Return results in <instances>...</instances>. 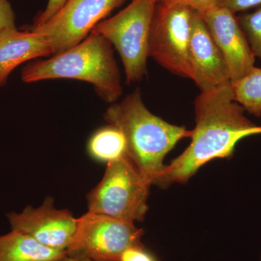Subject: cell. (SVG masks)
Instances as JSON below:
<instances>
[{
  "mask_svg": "<svg viewBox=\"0 0 261 261\" xmlns=\"http://www.w3.org/2000/svg\"><path fill=\"white\" fill-rule=\"evenodd\" d=\"M157 4L158 0H132L124 9L92 30L116 48L128 84L141 82L146 75L149 33Z\"/></svg>",
  "mask_w": 261,
  "mask_h": 261,
  "instance_id": "cell-5",
  "label": "cell"
},
{
  "mask_svg": "<svg viewBox=\"0 0 261 261\" xmlns=\"http://www.w3.org/2000/svg\"><path fill=\"white\" fill-rule=\"evenodd\" d=\"M151 183L126 153L108 163L104 176L88 195L89 212L135 222L145 219Z\"/></svg>",
  "mask_w": 261,
  "mask_h": 261,
  "instance_id": "cell-4",
  "label": "cell"
},
{
  "mask_svg": "<svg viewBox=\"0 0 261 261\" xmlns=\"http://www.w3.org/2000/svg\"><path fill=\"white\" fill-rule=\"evenodd\" d=\"M15 27V15L9 0H0V33Z\"/></svg>",
  "mask_w": 261,
  "mask_h": 261,
  "instance_id": "cell-19",
  "label": "cell"
},
{
  "mask_svg": "<svg viewBox=\"0 0 261 261\" xmlns=\"http://www.w3.org/2000/svg\"><path fill=\"white\" fill-rule=\"evenodd\" d=\"M112 46L102 35L91 32L75 47L25 65L22 81L29 84L58 79L83 81L92 84L103 100L113 104L121 97L123 88Z\"/></svg>",
  "mask_w": 261,
  "mask_h": 261,
  "instance_id": "cell-3",
  "label": "cell"
},
{
  "mask_svg": "<svg viewBox=\"0 0 261 261\" xmlns=\"http://www.w3.org/2000/svg\"><path fill=\"white\" fill-rule=\"evenodd\" d=\"M124 1L68 0L54 16L31 31L44 36L56 56L82 42L98 23Z\"/></svg>",
  "mask_w": 261,
  "mask_h": 261,
  "instance_id": "cell-8",
  "label": "cell"
},
{
  "mask_svg": "<svg viewBox=\"0 0 261 261\" xmlns=\"http://www.w3.org/2000/svg\"><path fill=\"white\" fill-rule=\"evenodd\" d=\"M53 55L47 39L39 33L20 32L16 27L0 33V87L10 73L25 62Z\"/></svg>",
  "mask_w": 261,
  "mask_h": 261,
  "instance_id": "cell-12",
  "label": "cell"
},
{
  "mask_svg": "<svg viewBox=\"0 0 261 261\" xmlns=\"http://www.w3.org/2000/svg\"><path fill=\"white\" fill-rule=\"evenodd\" d=\"M233 99L250 114L261 116V68L254 67L241 80L231 84Z\"/></svg>",
  "mask_w": 261,
  "mask_h": 261,
  "instance_id": "cell-15",
  "label": "cell"
},
{
  "mask_svg": "<svg viewBox=\"0 0 261 261\" xmlns=\"http://www.w3.org/2000/svg\"><path fill=\"white\" fill-rule=\"evenodd\" d=\"M120 261H158L145 246L133 247L123 252Z\"/></svg>",
  "mask_w": 261,
  "mask_h": 261,
  "instance_id": "cell-20",
  "label": "cell"
},
{
  "mask_svg": "<svg viewBox=\"0 0 261 261\" xmlns=\"http://www.w3.org/2000/svg\"><path fill=\"white\" fill-rule=\"evenodd\" d=\"M143 234L134 222L88 211L77 219L67 255L90 261H120L130 247L145 246Z\"/></svg>",
  "mask_w": 261,
  "mask_h": 261,
  "instance_id": "cell-6",
  "label": "cell"
},
{
  "mask_svg": "<svg viewBox=\"0 0 261 261\" xmlns=\"http://www.w3.org/2000/svg\"><path fill=\"white\" fill-rule=\"evenodd\" d=\"M166 5H180L188 7L200 15H204L216 7V0H158Z\"/></svg>",
  "mask_w": 261,
  "mask_h": 261,
  "instance_id": "cell-17",
  "label": "cell"
},
{
  "mask_svg": "<svg viewBox=\"0 0 261 261\" xmlns=\"http://www.w3.org/2000/svg\"><path fill=\"white\" fill-rule=\"evenodd\" d=\"M67 1L68 0H48L45 9L38 15L37 18H36L34 27L45 23L46 21L49 20L51 17L54 16L61 9L62 7L65 4Z\"/></svg>",
  "mask_w": 261,
  "mask_h": 261,
  "instance_id": "cell-21",
  "label": "cell"
},
{
  "mask_svg": "<svg viewBox=\"0 0 261 261\" xmlns=\"http://www.w3.org/2000/svg\"><path fill=\"white\" fill-rule=\"evenodd\" d=\"M104 118L121 130L127 155L152 185H159L166 154L178 141L192 135V130L171 124L151 113L139 89L121 102L113 103L104 113Z\"/></svg>",
  "mask_w": 261,
  "mask_h": 261,
  "instance_id": "cell-2",
  "label": "cell"
},
{
  "mask_svg": "<svg viewBox=\"0 0 261 261\" xmlns=\"http://www.w3.org/2000/svg\"><path fill=\"white\" fill-rule=\"evenodd\" d=\"M245 111L233 99L231 84L201 92L195 102L196 126L191 143L166 166L159 186L186 183L206 163L231 157L240 141L261 135V126L248 119Z\"/></svg>",
  "mask_w": 261,
  "mask_h": 261,
  "instance_id": "cell-1",
  "label": "cell"
},
{
  "mask_svg": "<svg viewBox=\"0 0 261 261\" xmlns=\"http://www.w3.org/2000/svg\"><path fill=\"white\" fill-rule=\"evenodd\" d=\"M66 256L65 250L44 246L17 230L0 236V261H59Z\"/></svg>",
  "mask_w": 261,
  "mask_h": 261,
  "instance_id": "cell-13",
  "label": "cell"
},
{
  "mask_svg": "<svg viewBox=\"0 0 261 261\" xmlns=\"http://www.w3.org/2000/svg\"><path fill=\"white\" fill-rule=\"evenodd\" d=\"M201 15L224 57L231 84L235 83L255 67V61L238 16L217 6Z\"/></svg>",
  "mask_w": 261,
  "mask_h": 261,
  "instance_id": "cell-10",
  "label": "cell"
},
{
  "mask_svg": "<svg viewBox=\"0 0 261 261\" xmlns=\"http://www.w3.org/2000/svg\"><path fill=\"white\" fill-rule=\"evenodd\" d=\"M216 6L235 14L238 12L259 8L261 6V0H216Z\"/></svg>",
  "mask_w": 261,
  "mask_h": 261,
  "instance_id": "cell-18",
  "label": "cell"
},
{
  "mask_svg": "<svg viewBox=\"0 0 261 261\" xmlns=\"http://www.w3.org/2000/svg\"><path fill=\"white\" fill-rule=\"evenodd\" d=\"M194 10L158 3L149 38V57L173 74L192 79L190 43Z\"/></svg>",
  "mask_w": 261,
  "mask_h": 261,
  "instance_id": "cell-7",
  "label": "cell"
},
{
  "mask_svg": "<svg viewBox=\"0 0 261 261\" xmlns=\"http://www.w3.org/2000/svg\"><path fill=\"white\" fill-rule=\"evenodd\" d=\"M259 261H261V253H260V260H259Z\"/></svg>",
  "mask_w": 261,
  "mask_h": 261,
  "instance_id": "cell-23",
  "label": "cell"
},
{
  "mask_svg": "<svg viewBox=\"0 0 261 261\" xmlns=\"http://www.w3.org/2000/svg\"><path fill=\"white\" fill-rule=\"evenodd\" d=\"M255 58L261 61V6L252 13L238 16Z\"/></svg>",
  "mask_w": 261,
  "mask_h": 261,
  "instance_id": "cell-16",
  "label": "cell"
},
{
  "mask_svg": "<svg viewBox=\"0 0 261 261\" xmlns=\"http://www.w3.org/2000/svg\"><path fill=\"white\" fill-rule=\"evenodd\" d=\"M11 229L29 235L44 246L66 251L75 230L77 219L65 209H57L53 197L38 207L27 206L21 213L7 214Z\"/></svg>",
  "mask_w": 261,
  "mask_h": 261,
  "instance_id": "cell-9",
  "label": "cell"
},
{
  "mask_svg": "<svg viewBox=\"0 0 261 261\" xmlns=\"http://www.w3.org/2000/svg\"><path fill=\"white\" fill-rule=\"evenodd\" d=\"M59 261H90L87 260V259L84 258H80V257H69L67 255L65 258L62 259V260Z\"/></svg>",
  "mask_w": 261,
  "mask_h": 261,
  "instance_id": "cell-22",
  "label": "cell"
},
{
  "mask_svg": "<svg viewBox=\"0 0 261 261\" xmlns=\"http://www.w3.org/2000/svg\"><path fill=\"white\" fill-rule=\"evenodd\" d=\"M89 154L101 162H110L126 153L124 135L117 127L109 124L96 130L89 138Z\"/></svg>",
  "mask_w": 261,
  "mask_h": 261,
  "instance_id": "cell-14",
  "label": "cell"
},
{
  "mask_svg": "<svg viewBox=\"0 0 261 261\" xmlns=\"http://www.w3.org/2000/svg\"><path fill=\"white\" fill-rule=\"evenodd\" d=\"M192 79L201 92L231 84L229 72L219 48L202 15L194 11L190 43Z\"/></svg>",
  "mask_w": 261,
  "mask_h": 261,
  "instance_id": "cell-11",
  "label": "cell"
}]
</instances>
